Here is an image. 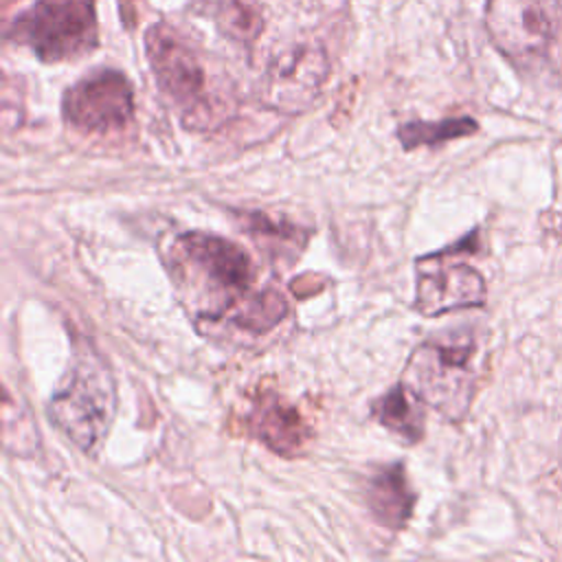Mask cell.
<instances>
[{"instance_id":"30bf717a","label":"cell","mask_w":562,"mask_h":562,"mask_svg":"<svg viewBox=\"0 0 562 562\" xmlns=\"http://www.w3.org/2000/svg\"><path fill=\"white\" fill-rule=\"evenodd\" d=\"M250 435L283 457H296L312 441V428L301 411L272 391H263L246 415Z\"/></svg>"},{"instance_id":"3957f363","label":"cell","mask_w":562,"mask_h":562,"mask_svg":"<svg viewBox=\"0 0 562 562\" xmlns=\"http://www.w3.org/2000/svg\"><path fill=\"white\" fill-rule=\"evenodd\" d=\"M114 415V378L97 349L83 342L48 402V417L68 441L94 457L112 428Z\"/></svg>"},{"instance_id":"277c9868","label":"cell","mask_w":562,"mask_h":562,"mask_svg":"<svg viewBox=\"0 0 562 562\" xmlns=\"http://www.w3.org/2000/svg\"><path fill=\"white\" fill-rule=\"evenodd\" d=\"M476 345L468 336H443L422 342L408 358L404 378L415 395L450 422L468 415L476 391Z\"/></svg>"},{"instance_id":"9c48e42d","label":"cell","mask_w":562,"mask_h":562,"mask_svg":"<svg viewBox=\"0 0 562 562\" xmlns=\"http://www.w3.org/2000/svg\"><path fill=\"white\" fill-rule=\"evenodd\" d=\"M485 29L514 64L540 59L551 44V20L540 0H487Z\"/></svg>"},{"instance_id":"4fadbf2b","label":"cell","mask_w":562,"mask_h":562,"mask_svg":"<svg viewBox=\"0 0 562 562\" xmlns=\"http://www.w3.org/2000/svg\"><path fill=\"white\" fill-rule=\"evenodd\" d=\"M204 9L220 33L233 42L252 44L263 29V18L255 0H204Z\"/></svg>"},{"instance_id":"ba28073f","label":"cell","mask_w":562,"mask_h":562,"mask_svg":"<svg viewBox=\"0 0 562 562\" xmlns=\"http://www.w3.org/2000/svg\"><path fill=\"white\" fill-rule=\"evenodd\" d=\"M485 303V281L468 263L450 259V250L417 259L415 310L424 316H439L452 310L479 307Z\"/></svg>"},{"instance_id":"52a82bcc","label":"cell","mask_w":562,"mask_h":562,"mask_svg":"<svg viewBox=\"0 0 562 562\" xmlns=\"http://www.w3.org/2000/svg\"><path fill=\"white\" fill-rule=\"evenodd\" d=\"M327 75L329 61L318 44H294L270 61L261 99L281 114H299L316 101Z\"/></svg>"},{"instance_id":"7c38bea8","label":"cell","mask_w":562,"mask_h":562,"mask_svg":"<svg viewBox=\"0 0 562 562\" xmlns=\"http://www.w3.org/2000/svg\"><path fill=\"white\" fill-rule=\"evenodd\" d=\"M371 415L406 443H417L424 437V402L406 382L380 395L371 406Z\"/></svg>"},{"instance_id":"5bb4252c","label":"cell","mask_w":562,"mask_h":562,"mask_svg":"<svg viewBox=\"0 0 562 562\" xmlns=\"http://www.w3.org/2000/svg\"><path fill=\"white\" fill-rule=\"evenodd\" d=\"M288 312L283 296L274 290L252 292L241 303H237L222 321L231 323L239 331L263 334L272 329Z\"/></svg>"},{"instance_id":"6da1fadb","label":"cell","mask_w":562,"mask_h":562,"mask_svg":"<svg viewBox=\"0 0 562 562\" xmlns=\"http://www.w3.org/2000/svg\"><path fill=\"white\" fill-rule=\"evenodd\" d=\"M173 285L204 321H222L252 294L255 268L248 252L220 235L193 231L176 237L169 255Z\"/></svg>"},{"instance_id":"9a60e30c","label":"cell","mask_w":562,"mask_h":562,"mask_svg":"<svg viewBox=\"0 0 562 562\" xmlns=\"http://www.w3.org/2000/svg\"><path fill=\"white\" fill-rule=\"evenodd\" d=\"M476 130H479L476 121L468 116L443 119V121H411L397 130V138L404 149H415V147H430L452 138L470 136Z\"/></svg>"},{"instance_id":"7a4b0ae2","label":"cell","mask_w":562,"mask_h":562,"mask_svg":"<svg viewBox=\"0 0 562 562\" xmlns=\"http://www.w3.org/2000/svg\"><path fill=\"white\" fill-rule=\"evenodd\" d=\"M145 55L160 92L191 130H209L228 116V101L213 90L202 53L171 24L145 33Z\"/></svg>"},{"instance_id":"8fae6325","label":"cell","mask_w":562,"mask_h":562,"mask_svg":"<svg viewBox=\"0 0 562 562\" xmlns=\"http://www.w3.org/2000/svg\"><path fill=\"white\" fill-rule=\"evenodd\" d=\"M367 505L375 522L382 527L393 531L406 527L415 507V492L402 463L382 465L369 476Z\"/></svg>"},{"instance_id":"8992f818","label":"cell","mask_w":562,"mask_h":562,"mask_svg":"<svg viewBox=\"0 0 562 562\" xmlns=\"http://www.w3.org/2000/svg\"><path fill=\"white\" fill-rule=\"evenodd\" d=\"M64 121L92 136L123 132L134 119V90L119 70H97L64 92Z\"/></svg>"},{"instance_id":"5b68a950","label":"cell","mask_w":562,"mask_h":562,"mask_svg":"<svg viewBox=\"0 0 562 562\" xmlns=\"http://www.w3.org/2000/svg\"><path fill=\"white\" fill-rule=\"evenodd\" d=\"M11 37L46 64L83 57L99 42L94 0H35L13 20Z\"/></svg>"}]
</instances>
